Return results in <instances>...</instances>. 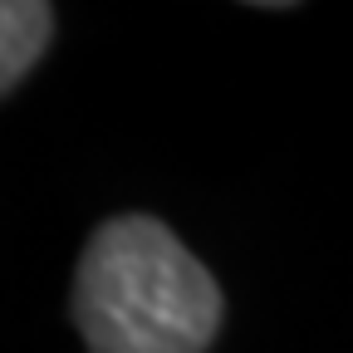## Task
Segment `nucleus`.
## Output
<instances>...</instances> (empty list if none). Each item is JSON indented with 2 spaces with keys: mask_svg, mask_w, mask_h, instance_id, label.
Wrapping results in <instances>:
<instances>
[{
  "mask_svg": "<svg viewBox=\"0 0 353 353\" xmlns=\"http://www.w3.org/2000/svg\"><path fill=\"white\" fill-rule=\"evenodd\" d=\"M54 34V10L44 0H0V99L39 64Z\"/></svg>",
  "mask_w": 353,
  "mask_h": 353,
  "instance_id": "nucleus-2",
  "label": "nucleus"
},
{
  "mask_svg": "<svg viewBox=\"0 0 353 353\" xmlns=\"http://www.w3.org/2000/svg\"><path fill=\"white\" fill-rule=\"evenodd\" d=\"M74 324L88 353H206L221 285L157 216H113L74 270Z\"/></svg>",
  "mask_w": 353,
  "mask_h": 353,
  "instance_id": "nucleus-1",
  "label": "nucleus"
}]
</instances>
